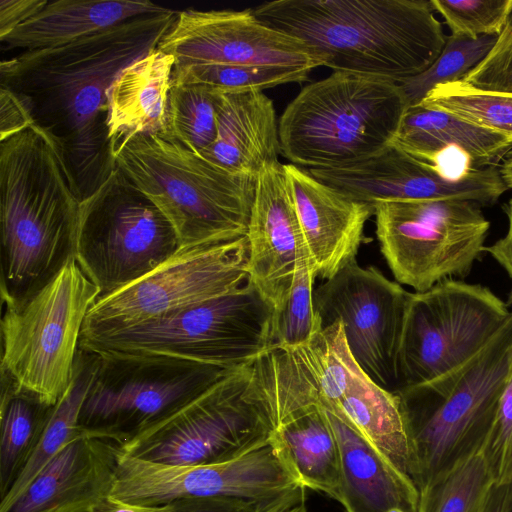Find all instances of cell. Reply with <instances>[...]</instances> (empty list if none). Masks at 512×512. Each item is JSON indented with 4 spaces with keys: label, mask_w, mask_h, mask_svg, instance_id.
Listing matches in <instances>:
<instances>
[{
    "label": "cell",
    "mask_w": 512,
    "mask_h": 512,
    "mask_svg": "<svg viewBox=\"0 0 512 512\" xmlns=\"http://www.w3.org/2000/svg\"><path fill=\"white\" fill-rule=\"evenodd\" d=\"M177 13L142 15L1 62L0 86L15 92L35 123L60 142L83 200L116 168L107 130L109 88L127 66L158 47Z\"/></svg>",
    "instance_id": "6da1fadb"
},
{
    "label": "cell",
    "mask_w": 512,
    "mask_h": 512,
    "mask_svg": "<svg viewBox=\"0 0 512 512\" xmlns=\"http://www.w3.org/2000/svg\"><path fill=\"white\" fill-rule=\"evenodd\" d=\"M83 196L60 142L33 124L0 141V292L16 306L75 255Z\"/></svg>",
    "instance_id": "7a4b0ae2"
},
{
    "label": "cell",
    "mask_w": 512,
    "mask_h": 512,
    "mask_svg": "<svg viewBox=\"0 0 512 512\" xmlns=\"http://www.w3.org/2000/svg\"><path fill=\"white\" fill-rule=\"evenodd\" d=\"M252 11L321 66L397 83L424 72L447 39L426 0H276Z\"/></svg>",
    "instance_id": "3957f363"
},
{
    "label": "cell",
    "mask_w": 512,
    "mask_h": 512,
    "mask_svg": "<svg viewBox=\"0 0 512 512\" xmlns=\"http://www.w3.org/2000/svg\"><path fill=\"white\" fill-rule=\"evenodd\" d=\"M512 371V314L470 360L398 389L410 443L409 476L422 490L480 450Z\"/></svg>",
    "instance_id": "277c9868"
},
{
    "label": "cell",
    "mask_w": 512,
    "mask_h": 512,
    "mask_svg": "<svg viewBox=\"0 0 512 512\" xmlns=\"http://www.w3.org/2000/svg\"><path fill=\"white\" fill-rule=\"evenodd\" d=\"M114 161L169 220L181 248L247 235L256 177L229 173L167 133L131 137Z\"/></svg>",
    "instance_id": "5b68a950"
},
{
    "label": "cell",
    "mask_w": 512,
    "mask_h": 512,
    "mask_svg": "<svg viewBox=\"0 0 512 512\" xmlns=\"http://www.w3.org/2000/svg\"><path fill=\"white\" fill-rule=\"evenodd\" d=\"M408 107L397 82L333 72L305 86L283 111L281 155L306 169L364 160L393 144Z\"/></svg>",
    "instance_id": "8992f818"
},
{
    "label": "cell",
    "mask_w": 512,
    "mask_h": 512,
    "mask_svg": "<svg viewBox=\"0 0 512 512\" xmlns=\"http://www.w3.org/2000/svg\"><path fill=\"white\" fill-rule=\"evenodd\" d=\"M274 313L247 281L222 296L136 325L82 332L80 347L97 354L165 356L235 369L273 347Z\"/></svg>",
    "instance_id": "52a82bcc"
},
{
    "label": "cell",
    "mask_w": 512,
    "mask_h": 512,
    "mask_svg": "<svg viewBox=\"0 0 512 512\" xmlns=\"http://www.w3.org/2000/svg\"><path fill=\"white\" fill-rule=\"evenodd\" d=\"M254 360L129 436L122 452L156 463L197 465L229 460L270 442L275 425Z\"/></svg>",
    "instance_id": "ba28073f"
},
{
    "label": "cell",
    "mask_w": 512,
    "mask_h": 512,
    "mask_svg": "<svg viewBox=\"0 0 512 512\" xmlns=\"http://www.w3.org/2000/svg\"><path fill=\"white\" fill-rule=\"evenodd\" d=\"M100 294L73 257L29 299L4 306L1 372L56 405L71 383L86 316Z\"/></svg>",
    "instance_id": "9c48e42d"
},
{
    "label": "cell",
    "mask_w": 512,
    "mask_h": 512,
    "mask_svg": "<svg viewBox=\"0 0 512 512\" xmlns=\"http://www.w3.org/2000/svg\"><path fill=\"white\" fill-rule=\"evenodd\" d=\"M180 248L169 220L117 166L82 201L74 257L100 297L144 277Z\"/></svg>",
    "instance_id": "30bf717a"
},
{
    "label": "cell",
    "mask_w": 512,
    "mask_h": 512,
    "mask_svg": "<svg viewBox=\"0 0 512 512\" xmlns=\"http://www.w3.org/2000/svg\"><path fill=\"white\" fill-rule=\"evenodd\" d=\"M376 236L396 282L415 292L466 277L486 252L490 222L465 200H400L374 204Z\"/></svg>",
    "instance_id": "8fae6325"
},
{
    "label": "cell",
    "mask_w": 512,
    "mask_h": 512,
    "mask_svg": "<svg viewBox=\"0 0 512 512\" xmlns=\"http://www.w3.org/2000/svg\"><path fill=\"white\" fill-rule=\"evenodd\" d=\"M511 314L490 288L462 280L448 279L411 293L398 357L400 388L464 364L493 339Z\"/></svg>",
    "instance_id": "7c38bea8"
},
{
    "label": "cell",
    "mask_w": 512,
    "mask_h": 512,
    "mask_svg": "<svg viewBox=\"0 0 512 512\" xmlns=\"http://www.w3.org/2000/svg\"><path fill=\"white\" fill-rule=\"evenodd\" d=\"M97 355L80 423L122 442L236 369L165 356Z\"/></svg>",
    "instance_id": "4fadbf2b"
},
{
    "label": "cell",
    "mask_w": 512,
    "mask_h": 512,
    "mask_svg": "<svg viewBox=\"0 0 512 512\" xmlns=\"http://www.w3.org/2000/svg\"><path fill=\"white\" fill-rule=\"evenodd\" d=\"M248 239L180 248L139 280L97 298L82 332L128 327L201 303L248 281Z\"/></svg>",
    "instance_id": "5bb4252c"
},
{
    "label": "cell",
    "mask_w": 512,
    "mask_h": 512,
    "mask_svg": "<svg viewBox=\"0 0 512 512\" xmlns=\"http://www.w3.org/2000/svg\"><path fill=\"white\" fill-rule=\"evenodd\" d=\"M410 294L376 267H362L356 259L313 293L322 327L339 320L360 368L391 392L400 388L398 357Z\"/></svg>",
    "instance_id": "9a60e30c"
},
{
    "label": "cell",
    "mask_w": 512,
    "mask_h": 512,
    "mask_svg": "<svg viewBox=\"0 0 512 512\" xmlns=\"http://www.w3.org/2000/svg\"><path fill=\"white\" fill-rule=\"evenodd\" d=\"M298 487L270 440L241 456L197 465L156 463L121 451L110 495L145 505L188 497H232L268 503Z\"/></svg>",
    "instance_id": "2e32d148"
},
{
    "label": "cell",
    "mask_w": 512,
    "mask_h": 512,
    "mask_svg": "<svg viewBox=\"0 0 512 512\" xmlns=\"http://www.w3.org/2000/svg\"><path fill=\"white\" fill-rule=\"evenodd\" d=\"M306 170L349 198L372 205L400 200H465L482 207L495 204L508 190L495 166L452 179L394 144L349 165Z\"/></svg>",
    "instance_id": "e0dca14e"
},
{
    "label": "cell",
    "mask_w": 512,
    "mask_h": 512,
    "mask_svg": "<svg viewBox=\"0 0 512 512\" xmlns=\"http://www.w3.org/2000/svg\"><path fill=\"white\" fill-rule=\"evenodd\" d=\"M157 48L173 56L175 66H321L301 41L266 25L252 10L180 11Z\"/></svg>",
    "instance_id": "ac0fdd59"
},
{
    "label": "cell",
    "mask_w": 512,
    "mask_h": 512,
    "mask_svg": "<svg viewBox=\"0 0 512 512\" xmlns=\"http://www.w3.org/2000/svg\"><path fill=\"white\" fill-rule=\"evenodd\" d=\"M246 236L248 282L276 312L289 294L299 256L307 251L280 162L257 176Z\"/></svg>",
    "instance_id": "d6986e66"
},
{
    "label": "cell",
    "mask_w": 512,
    "mask_h": 512,
    "mask_svg": "<svg viewBox=\"0 0 512 512\" xmlns=\"http://www.w3.org/2000/svg\"><path fill=\"white\" fill-rule=\"evenodd\" d=\"M122 443L86 430L41 469L7 512H87L110 494Z\"/></svg>",
    "instance_id": "ffe728a7"
},
{
    "label": "cell",
    "mask_w": 512,
    "mask_h": 512,
    "mask_svg": "<svg viewBox=\"0 0 512 512\" xmlns=\"http://www.w3.org/2000/svg\"><path fill=\"white\" fill-rule=\"evenodd\" d=\"M287 185L317 277L328 280L356 259L374 205L349 198L293 164L284 165Z\"/></svg>",
    "instance_id": "44dd1931"
},
{
    "label": "cell",
    "mask_w": 512,
    "mask_h": 512,
    "mask_svg": "<svg viewBox=\"0 0 512 512\" xmlns=\"http://www.w3.org/2000/svg\"><path fill=\"white\" fill-rule=\"evenodd\" d=\"M280 155L272 100L261 91L221 94L216 139L201 156L229 173L257 178Z\"/></svg>",
    "instance_id": "7402d4cb"
},
{
    "label": "cell",
    "mask_w": 512,
    "mask_h": 512,
    "mask_svg": "<svg viewBox=\"0 0 512 512\" xmlns=\"http://www.w3.org/2000/svg\"><path fill=\"white\" fill-rule=\"evenodd\" d=\"M327 411L340 450L345 512H417L419 490L363 436Z\"/></svg>",
    "instance_id": "603a6c76"
},
{
    "label": "cell",
    "mask_w": 512,
    "mask_h": 512,
    "mask_svg": "<svg viewBox=\"0 0 512 512\" xmlns=\"http://www.w3.org/2000/svg\"><path fill=\"white\" fill-rule=\"evenodd\" d=\"M173 56L156 48L127 66L108 91V140L112 156L131 137L167 131Z\"/></svg>",
    "instance_id": "cb8c5ba5"
},
{
    "label": "cell",
    "mask_w": 512,
    "mask_h": 512,
    "mask_svg": "<svg viewBox=\"0 0 512 512\" xmlns=\"http://www.w3.org/2000/svg\"><path fill=\"white\" fill-rule=\"evenodd\" d=\"M150 1L60 0L48 4L1 40L9 48L26 51L62 46L91 36L135 17L169 11Z\"/></svg>",
    "instance_id": "d4e9b609"
},
{
    "label": "cell",
    "mask_w": 512,
    "mask_h": 512,
    "mask_svg": "<svg viewBox=\"0 0 512 512\" xmlns=\"http://www.w3.org/2000/svg\"><path fill=\"white\" fill-rule=\"evenodd\" d=\"M393 144L430 165L441 153L460 152L485 168L512 152L511 135L421 105L408 107Z\"/></svg>",
    "instance_id": "484cf974"
},
{
    "label": "cell",
    "mask_w": 512,
    "mask_h": 512,
    "mask_svg": "<svg viewBox=\"0 0 512 512\" xmlns=\"http://www.w3.org/2000/svg\"><path fill=\"white\" fill-rule=\"evenodd\" d=\"M271 442L301 487L340 501V450L323 406H311L281 423Z\"/></svg>",
    "instance_id": "4316f807"
},
{
    "label": "cell",
    "mask_w": 512,
    "mask_h": 512,
    "mask_svg": "<svg viewBox=\"0 0 512 512\" xmlns=\"http://www.w3.org/2000/svg\"><path fill=\"white\" fill-rule=\"evenodd\" d=\"M399 470L409 475L410 443L396 392L386 390L366 374L356 379L333 411Z\"/></svg>",
    "instance_id": "83f0119b"
},
{
    "label": "cell",
    "mask_w": 512,
    "mask_h": 512,
    "mask_svg": "<svg viewBox=\"0 0 512 512\" xmlns=\"http://www.w3.org/2000/svg\"><path fill=\"white\" fill-rule=\"evenodd\" d=\"M54 406L1 372V499L21 475L34 453Z\"/></svg>",
    "instance_id": "f1b7e54d"
},
{
    "label": "cell",
    "mask_w": 512,
    "mask_h": 512,
    "mask_svg": "<svg viewBox=\"0 0 512 512\" xmlns=\"http://www.w3.org/2000/svg\"><path fill=\"white\" fill-rule=\"evenodd\" d=\"M98 355L79 347L71 383L53 407L38 445L21 475L0 501V512H7L41 469L65 446L81 436V409L91 383Z\"/></svg>",
    "instance_id": "f546056e"
},
{
    "label": "cell",
    "mask_w": 512,
    "mask_h": 512,
    "mask_svg": "<svg viewBox=\"0 0 512 512\" xmlns=\"http://www.w3.org/2000/svg\"><path fill=\"white\" fill-rule=\"evenodd\" d=\"M310 69L281 65L194 64L175 66L171 84L196 85L217 93L261 91L305 81Z\"/></svg>",
    "instance_id": "4dcf8cb0"
},
{
    "label": "cell",
    "mask_w": 512,
    "mask_h": 512,
    "mask_svg": "<svg viewBox=\"0 0 512 512\" xmlns=\"http://www.w3.org/2000/svg\"><path fill=\"white\" fill-rule=\"evenodd\" d=\"M494 483L483 446L420 490L417 512H478Z\"/></svg>",
    "instance_id": "1f68e13d"
},
{
    "label": "cell",
    "mask_w": 512,
    "mask_h": 512,
    "mask_svg": "<svg viewBox=\"0 0 512 512\" xmlns=\"http://www.w3.org/2000/svg\"><path fill=\"white\" fill-rule=\"evenodd\" d=\"M220 96L201 86L171 84L165 133L201 156L216 139Z\"/></svg>",
    "instance_id": "d6a6232c"
},
{
    "label": "cell",
    "mask_w": 512,
    "mask_h": 512,
    "mask_svg": "<svg viewBox=\"0 0 512 512\" xmlns=\"http://www.w3.org/2000/svg\"><path fill=\"white\" fill-rule=\"evenodd\" d=\"M417 105L512 136V95L477 89L459 80L435 86Z\"/></svg>",
    "instance_id": "836d02e7"
},
{
    "label": "cell",
    "mask_w": 512,
    "mask_h": 512,
    "mask_svg": "<svg viewBox=\"0 0 512 512\" xmlns=\"http://www.w3.org/2000/svg\"><path fill=\"white\" fill-rule=\"evenodd\" d=\"M497 37L447 36L440 55L424 72L398 82L409 106L419 104L439 84L462 80L488 55Z\"/></svg>",
    "instance_id": "e575fe53"
},
{
    "label": "cell",
    "mask_w": 512,
    "mask_h": 512,
    "mask_svg": "<svg viewBox=\"0 0 512 512\" xmlns=\"http://www.w3.org/2000/svg\"><path fill=\"white\" fill-rule=\"evenodd\" d=\"M317 274L304 251L298 258L289 294L274 313L273 347L293 348L305 344L323 328L313 306Z\"/></svg>",
    "instance_id": "d590c367"
},
{
    "label": "cell",
    "mask_w": 512,
    "mask_h": 512,
    "mask_svg": "<svg viewBox=\"0 0 512 512\" xmlns=\"http://www.w3.org/2000/svg\"><path fill=\"white\" fill-rule=\"evenodd\" d=\"M451 34L469 38L499 36L512 10V0H430Z\"/></svg>",
    "instance_id": "8d00e7d4"
},
{
    "label": "cell",
    "mask_w": 512,
    "mask_h": 512,
    "mask_svg": "<svg viewBox=\"0 0 512 512\" xmlns=\"http://www.w3.org/2000/svg\"><path fill=\"white\" fill-rule=\"evenodd\" d=\"M461 81L477 89L512 95V10L492 50Z\"/></svg>",
    "instance_id": "74e56055"
},
{
    "label": "cell",
    "mask_w": 512,
    "mask_h": 512,
    "mask_svg": "<svg viewBox=\"0 0 512 512\" xmlns=\"http://www.w3.org/2000/svg\"><path fill=\"white\" fill-rule=\"evenodd\" d=\"M484 450L495 482H512V371Z\"/></svg>",
    "instance_id": "f35d334b"
},
{
    "label": "cell",
    "mask_w": 512,
    "mask_h": 512,
    "mask_svg": "<svg viewBox=\"0 0 512 512\" xmlns=\"http://www.w3.org/2000/svg\"><path fill=\"white\" fill-rule=\"evenodd\" d=\"M270 503L232 497H188L160 505L159 512H260Z\"/></svg>",
    "instance_id": "ab89813d"
},
{
    "label": "cell",
    "mask_w": 512,
    "mask_h": 512,
    "mask_svg": "<svg viewBox=\"0 0 512 512\" xmlns=\"http://www.w3.org/2000/svg\"><path fill=\"white\" fill-rule=\"evenodd\" d=\"M35 124L28 106L11 89L0 86V141Z\"/></svg>",
    "instance_id": "60d3db41"
},
{
    "label": "cell",
    "mask_w": 512,
    "mask_h": 512,
    "mask_svg": "<svg viewBox=\"0 0 512 512\" xmlns=\"http://www.w3.org/2000/svg\"><path fill=\"white\" fill-rule=\"evenodd\" d=\"M46 0H1L0 1V40L41 11Z\"/></svg>",
    "instance_id": "b9f144b4"
},
{
    "label": "cell",
    "mask_w": 512,
    "mask_h": 512,
    "mask_svg": "<svg viewBox=\"0 0 512 512\" xmlns=\"http://www.w3.org/2000/svg\"><path fill=\"white\" fill-rule=\"evenodd\" d=\"M504 210L508 219L507 232L491 246L486 247V252L492 256L512 279V198Z\"/></svg>",
    "instance_id": "7bdbcfd3"
},
{
    "label": "cell",
    "mask_w": 512,
    "mask_h": 512,
    "mask_svg": "<svg viewBox=\"0 0 512 512\" xmlns=\"http://www.w3.org/2000/svg\"><path fill=\"white\" fill-rule=\"evenodd\" d=\"M160 505H145L118 499L110 494L99 500L87 512H159Z\"/></svg>",
    "instance_id": "ee69618b"
},
{
    "label": "cell",
    "mask_w": 512,
    "mask_h": 512,
    "mask_svg": "<svg viewBox=\"0 0 512 512\" xmlns=\"http://www.w3.org/2000/svg\"><path fill=\"white\" fill-rule=\"evenodd\" d=\"M512 495V482L494 483L478 512H508Z\"/></svg>",
    "instance_id": "f6af8a7d"
},
{
    "label": "cell",
    "mask_w": 512,
    "mask_h": 512,
    "mask_svg": "<svg viewBox=\"0 0 512 512\" xmlns=\"http://www.w3.org/2000/svg\"><path fill=\"white\" fill-rule=\"evenodd\" d=\"M260 512H308L305 488L298 487L271 502Z\"/></svg>",
    "instance_id": "bcb514c9"
},
{
    "label": "cell",
    "mask_w": 512,
    "mask_h": 512,
    "mask_svg": "<svg viewBox=\"0 0 512 512\" xmlns=\"http://www.w3.org/2000/svg\"><path fill=\"white\" fill-rule=\"evenodd\" d=\"M502 179L505 182L506 186L512 188V152L503 162L501 168L499 169Z\"/></svg>",
    "instance_id": "7dc6e473"
},
{
    "label": "cell",
    "mask_w": 512,
    "mask_h": 512,
    "mask_svg": "<svg viewBox=\"0 0 512 512\" xmlns=\"http://www.w3.org/2000/svg\"><path fill=\"white\" fill-rule=\"evenodd\" d=\"M507 305L509 306V308H512V289L510 290L507 298Z\"/></svg>",
    "instance_id": "c3c4849f"
},
{
    "label": "cell",
    "mask_w": 512,
    "mask_h": 512,
    "mask_svg": "<svg viewBox=\"0 0 512 512\" xmlns=\"http://www.w3.org/2000/svg\"><path fill=\"white\" fill-rule=\"evenodd\" d=\"M508 512H512V495H511L510 507H509V511Z\"/></svg>",
    "instance_id": "681fc988"
}]
</instances>
